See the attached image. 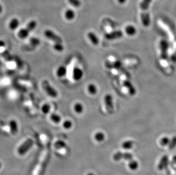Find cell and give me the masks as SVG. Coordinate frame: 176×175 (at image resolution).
<instances>
[{
  "label": "cell",
  "instance_id": "1",
  "mask_svg": "<svg viewBox=\"0 0 176 175\" xmlns=\"http://www.w3.org/2000/svg\"><path fill=\"white\" fill-rule=\"evenodd\" d=\"M42 86L44 91L50 97L56 98L58 96V93L57 91L51 85L47 80H44L42 83Z\"/></svg>",
  "mask_w": 176,
  "mask_h": 175
},
{
  "label": "cell",
  "instance_id": "2",
  "mask_svg": "<svg viewBox=\"0 0 176 175\" xmlns=\"http://www.w3.org/2000/svg\"><path fill=\"white\" fill-rule=\"evenodd\" d=\"M34 145V141L33 139L29 138L26 140L18 149V153L20 155L25 154Z\"/></svg>",
  "mask_w": 176,
  "mask_h": 175
},
{
  "label": "cell",
  "instance_id": "3",
  "mask_svg": "<svg viewBox=\"0 0 176 175\" xmlns=\"http://www.w3.org/2000/svg\"><path fill=\"white\" fill-rule=\"evenodd\" d=\"M44 35L47 39L51 40L55 43H62V38L56 34L52 30H46L44 32Z\"/></svg>",
  "mask_w": 176,
  "mask_h": 175
},
{
  "label": "cell",
  "instance_id": "4",
  "mask_svg": "<svg viewBox=\"0 0 176 175\" xmlns=\"http://www.w3.org/2000/svg\"><path fill=\"white\" fill-rule=\"evenodd\" d=\"M113 158L115 161H119L122 159L131 160L133 158V155L130 153H122L118 152L114 154Z\"/></svg>",
  "mask_w": 176,
  "mask_h": 175
},
{
  "label": "cell",
  "instance_id": "5",
  "mask_svg": "<svg viewBox=\"0 0 176 175\" xmlns=\"http://www.w3.org/2000/svg\"><path fill=\"white\" fill-rule=\"evenodd\" d=\"M83 76V71L82 69H80L78 67H75L74 68L73 73H72V77L74 80L75 81H79Z\"/></svg>",
  "mask_w": 176,
  "mask_h": 175
},
{
  "label": "cell",
  "instance_id": "6",
  "mask_svg": "<svg viewBox=\"0 0 176 175\" xmlns=\"http://www.w3.org/2000/svg\"><path fill=\"white\" fill-rule=\"evenodd\" d=\"M141 22L144 26L148 27L150 25V14L148 13H141Z\"/></svg>",
  "mask_w": 176,
  "mask_h": 175
},
{
  "label": "cell",
  "instance_id": "7",
  "mask_svg": "<svg viewBox=\"0 0 176 175\" xmlns=\"http://www.w3.org/2000/svg\"><path fill=\"white\" fill-rule=\"evenodd\" d=\"M47 156H46V157H44V158L42 160H41V162H39V163L38 164V165L36 168V169H35V171L34 173V175H39L40 172H41L43 168H44V164L47 162Z\"/></svg>",
  "mask_w": 176,
  "mask_h": 175
},
{
  "label": "cell",
  "instance_id": "8",
  "mask_svg": "<svg viewBox=\"0 0 176 175\" xmlns=\"http://www.w3.org/2000/svg\"><path fill=\"white\" fill-rule=\"evenodd\" d=\"M168 160H169V159L167 155H165V156L162 157V158L161 159V160L159 162L158 166H157L158 169L160 171H162L165 168H166V166H167V163H168Z\"/></svg>",
  "mask_w": 176,
  "mask_h": 175
},
{
  "label": "cell",
  "instance_id": "9",
  "mask_svg": "<svg viewBox=\"0 0 176 175\" xmlns=\"http://www.w3.org/2000/svg\"><path fill=\"white\" fill-rule=\"evenodd\" d=\"M152 0H141L140 4V8L142 11V13H147L146 11L149 9Z\"/></svg>",
  "mask_w": 176,
  "mask_h": 175
},
{
  "label": "cell",
  "instance_id": "10",
  "mask_svg": "<svg viewBox=\"0 0 176 175\" xmlns=\"http://www.w3.org/2000/svg\"><path fill=\"white\" fill-rule=\"evenodd\" d=\"M9 127L10 129V131L12 134L15 135L18 131V123L16 120H11L9 122Z\"/></svg>",
  "mask_w": 176,
  "mask_h": 175
},
{
  "label": "cell",
  "instance_id": "11",
  "mask_svg": "<svg viewBox=\"0 0 176 175\" xmlns=\"http://www.w3.org/2000/svg\"><path fill=\"white\" fill-rule=\"evenodd\" d=\"M88 38L93 45H97L99 44V39L95 33L89 32L88 34Z\"/></svg>",
  "mask_w": 176,
  "mask_h": 175
},
{
  "label": "cell",
  "instance_id": "12",
  "mask_svg": "<svg viewBox=\"0 0 176 175\" xmlns=\"http://www.w3.org/2000/svg\"><path fill=\"white\" fill-rule=\"evenodd\" d=\"M122 35V33L121 31H116L112 32L111 33H108L106 34V38L108 39H113L115 38H117L118 37H120Z\"/></svg>",
  "mask_w": 176,
  "mask_h": 175
},
{
  "label": "cell",
  "instance_id": "13",
  "mask_svg": "<svg viewBox=\"0 0 176 175\" xmlns=\"http://www.w3.org/2000/svg\"><path fill=\"white\" fill-rule=\"evenodd\" d=\"M19 21L17 18H13L9 23V28L11 30H14L19 26Z\"/></svg>",
  "mask_w": 176,
  "mask_h": 175
},
{
  "label": "cell",
  "instance_id": "14",
  "mask_svg": "<svg viewBox=\"0 0 176 175\" xmlns=\"http://www.w3.org/2000/svg\"><path fill=\"white\" fill-rule=\"evenodd\" d=\"M67 73V69L64 66H60L57 70V75L59 77L64 76Z\"/></svg>",
  "mask_w": 176,
  "mask_h": 175
},
{
  "label": "cell",
  "instance_id": "15",
  "mask_svg": "<svg viewBox=\"0 0 176 175\" xmlns=\"http://www.w3.org/2000/svg\"><path fill=\"white\" fill-rule=\"evenodd\" d=\"M30 32L27 30L26 28H24L21 29L18 32V37L21 39H25L29 36Z\"/></svg>",
  "mask_w": 176,
  "mask_h": 175
},
{
  "label": "cell",
  "instance_id": "16",
  "mask_svg": "<svg viewBox=\"0 0 176 175\" xmlns=\"http://www.w3.org/2000/svg\"><path fill=\"white\" fill-rule=\"evenodd\" d=\"M75 17V13L72 9H68L65 12V17L67 20L71 21Z\"/></svg>",
  "mask_w": 176,
  "mask_h": 175
},
{
  "label": "cell",
  "instance_id": "17",
  "mask_svg": "<svg viewBox=\"0 0 176 175\" xmlns=\"http://www.w3.org/2000/svg\"><path fill=\"white\" fill-rule=\"evenodd\" d=\"M125 31L126 34H128V35L132 36L136 34V30L135 28L132 25H128L125 28Z\"/></svg>",
  "mask_w": 176,
  "mask_h": 175
},
{
  "label": "cell",
  "instance_id": "18",
  "mask_svg": "<svg viewBox=\"0 0 176 175\" xmlns=\"http://www.w3.org/2000/svg\"><path fill=\"white\" fill-rule=\"evenodd\" d=\"M74 109L77 114H81L83 112L84 107L81 103L77 102L74 105Z\"/></svg>",
  "mask_w": 176,
  "mask_h": 175
},
{
  "label": "cell",
  "instance_id": "19",
  "mask_svg": "<svg viewBox=\"0 0 176 175\" xmlns=\"http://www.w3.org/2000/svg\"><path fill=\"white\" fill-rule=\"evenodd\" d=\"M36 26H37V22L34 20H33L31 21L30 22H29V23L27 25L26 27L25 28L30 33L31 31H33L35 29Z\"/></svg>",
  "mask_w": 176,
  "mask_h": 175
},
{
  "label": "cell",
  "instance_id": "20",
  "mask_svg": "<svg viewBox=\"0 0 176 175\" xmlns=\"http://www.w3.org/2000/svg\"><path fill=\"white\" fill-rule=\"evenodd\" d=\"M128 166L129 168L132 170V171H135L136 170L138 167H139V163L137 161L134 160H131L130 162H129L128 164Z\"/></svg>",
  "mask_w": 176,
  "mask_h": 175
},
{
  "label": "cell",
  "instance_id": "21",
  "mask_svg": "<svg viewBox=\"0 0 176 175\" xmlns=\"http://www.w3.org/2000/svg\"><path fill=\"white\" fill-rule=\"evenodd\" d=\"M50 118L55 123H58L61 122V117L59 115L55 114V113H52L50 115Z\"/></svg>",
  "mask_w": 176,
  "mask_h": 175
},
{
  "label": "cell",
  "instance_id": "22",
  "mask_svg": "<svg viewBox=\"0 0 176 175\" xmlns=\"http://www.w3.org/2000/svg\"><path fill=\"white\" fill-rule=\"evenodd\" d=\"M88 91L91 95H95L97 93V88L96 85L93 84H90L88 86Z\"/></svg>",
  "mask_w": 176,
  "mask_h": 175
},
{
  "label": "cell",
  "instance_id": "23",
  "mask_svg": "<svg viewBox=\"0 0 176 175\" xmlns=\"http://www.w3.org/2000/svg\"><path fill=\"white\" fill-rule=\"evenodd\" d=\"M54 49L58 52H62L64 50V46L62 45V43H55L53 46Z\"/></svg>",
  "mask_w": 176,
  "mask_h": 175
},
{
  "label": "cell",
  "instance_id": "24",
  "mask_svg": "<svg viewBox=\"0 0 176 175\" xmlns=\"http://www.w3.org/2000/svg\"><path fill=\"white\" fill-rule=\"evenodd\" d=\"M95 139H96L97 142H102L104 139V135L102 132H98L94 136Z\"/></svg>",
  "mask_w": 176,
  "mask_h": 175
},
{
  "label": "cell",
  "instance_id": "25",
  "mask_svg": "<svg viewBox=\"0 0 176 175\" xmlns=\"http://www.w3.org/2000/svg\"><path fill=\"white\" fill-rule=\"evenodd\" d=\"M50 109H51L50 105L47 103H45L42 107V111L44 114H47L50 112Z\"/></svg>",
  "mask_w": 176,
  "mask_h": 175
},
{
  "label": "cell",
  "instance_id": "26",
  "mask_svg": "<svg viewBox=\"0 0 176 175\" xmlns=\"http://www.w3.org/2000/svg\"><path fill=\"white\" fill-rule=\"evenodd\" d=\"M69 3L75 8H79L81 5V2L80 0H68Z\"/></svg>",
  "mask_w": 176,
  "mask_h": 175
},
{
  "label": "cell",
  "instance_id": "27",
  "mask_svg": "<svg viewBox=\"0 0 176 175\" xmlns=\"http://www.w3.org/2000/svg\"><path fill=\"white\" fill-rule=\"evenodd\" d=\"M63 126L64 129H70L72 126V122L70 120H66L63 122Z\"/></svg>",
  "mask_w": 176,
  "mask_h": 175
},
{
  "label": "cell",
  "instance_id": "28",
  "mask_svg": "<svg viewBox=\"0 0 176 175\" xmlns=\"http://www.w3.org/2000/svg\"><path fill=\"white\" fill-rule=\"evenodd\" d=\"M133 146V142L131 141H126L122 145V147L124 149H130Z\"/></svg>",
  "mask_w": 176,
  "mask_h": 175
},
{
  "label": "cell",
  "instance_id": "29",
  "mask_svg": "<svg viewBox=\"0 0 176 175\" xmlns=\"http://www.w3.org/2000/svg\"><path fill=\"white\" fill-rule=\"evenodd\" d=\"M55 146L57 148L65 147H66V143L63 141L59 140V141H57L55 143Z\"/></svg>",
  "mask_w": 176,
  "mask_h": 175
},
{
  "label": "cell",
  "instance_id": "30",
  "mask_svg": "<svg viewBox=\"0 0 176 175\" xmlns=\"http://www.w3.org/2000/svg\"><path fill=\"white\" fill-rule=\"evenodd\" d=\"M30 42L31 44L35 45V46H38L40 44V40L39 39L36 38H33L30 39Z\"/></svg>",
  "mask_w": 176,
  "mask_h": 175
},
{
  "label": "cell",
  "instance_id": "31",
  "mask_svg": "<svg viewBox=\"0 0 176 175\" xmlns=\"http://www.w3.org/2000/svg\"><path fill=\"white\" fill-rule=\"evenodd\" d=\"M176 146V137L173 138L169 145V149H172Z\"/></svg>",
  "mask_w": 176,
  "mask_h": 175
},
{
  "label": "cell",
  "instance_id": "32",
  "mask_svg": "<svg viewBox=\"0 0 176 175\" xmlns=\"http://www.w3.org/2000/svg\"><path fill=\"white\" fill-rule=\"evenodd\" d=\"M169 143V140L167 138H164L162 139V140H161V144L162 146H166V145H168Z\"/></svg>",
  "mask_w": 176,
  "mask_h": 175
},
{
  "label": "cell",
  "instance_id": "33",
  "mask_svg": "<svg viewBox=\"0 0 176 175\" xmlns=\"http://www.w3.org/2000/svg\"><path fill=\"white\" fill-rule=\"evenodd\" d=\"M5 46V42L3 41V40H0V48L1 47H3Z\"/></svg>",
  "mask_w": 176,
  "mask_h": 175
},
{
  "label": "cell",
  "instance_id": "34",
  "mask_svg": "<svg viewBox=\"0 0 176 175\" xmlns=\"http://www.w3.org/2000/svg\"><path fill=\"white\" fill-rule=\"evenodd\" d=\"M117 2L120 4H124L126 2V0H117Z\"/></svg>",
  "mask_w": 176,
  "mask_h": 175
},
{
  "label": "cell",
  "instance_id": "35",
  "mask_svg": "<svg viewBox=\"0 0 176 175\" xmlns=\"http://www.w3.org/2000/svg\"><path fill=\"white\" fill-rule=\"evenodd\" d=\"M2 11H3V9H2V6H1V5L0 4V14L2 12Z\"/></svg>",
  "mask_w": 176,
  "mask_h": 175
},
{
  "label": "cell",
  "instance_id": "36",
  "mask_svg": "<svg viewBox=\"0 0 176 175\" xmlns=\"http://www.w3.org/2000/svg\"><path fill=\"white\" fill-rule=\"evenodd\" d=\"M87 175H94L92 173H88V174Z\"/></svg>",
  "mask_w": 176,
  "mask_h": 175
},
{
  "label": "cell",
  "instance_id": "37",
  "mask_svg": "<svg viewBox=\"0 0 176 175\" xmlns=\"http://www.w3.org/2000/svg\"><path fill=\"white\" fill-rule=\"evenodd\" d=\"M1 166H2V164H1V163L0 162V168H1Z\"/></svg>",
  "mask_w": 176,
  "mask_h": 175
}]
</instances>
